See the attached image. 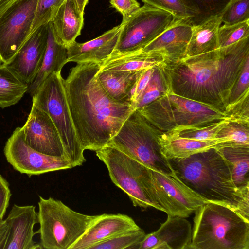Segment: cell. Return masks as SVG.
<instances>
[{
    "label": "cell",
    "mask_w": 249,
    "mask_h": 249,
    "mask_svg": "<svg viewBox=\"0 0 249 249\" xmlns=\"http://www.w3.org/2000/svg\"><path fill=\"white\" fill-rule=\"evenodd\" d=\"M249 57V36L227 47L163 65L168 90L226 112Z\"/></svg>",
    "instance_id": "obj_1"
},
{
    "label": "cell",
    "mask_w": 249,
    "mask_h": 249,
    "mask_svg": "<svg viewBox=\"0 0 249 249\" xmlns=\"http://www.w3.org/2000/svg\"><path fill=\"white\" fill-rule=\"evenodd\" d=\"M99 69L96 62L78 63L63 81L72 123L84 150L96 151L108 145L135 110L131 104L109 96L97 77Z\"/></svg>",
    "instance_id": "obj_2"
},
{
    "label": "cell",
    "mask_w": 249,
    "mask_h": 249,
    "mask_svg": "<svg viewBox=\"0 0 249 249\" xmlns=\"http://www.w3.org/2000/svg\"><path fill=\"white\" fill-rule=\"evenodd\" d=\"M168 160L178 179L202 198L228 207L249 220V193L235 186L230 169L217 149Z\"/></svg>",
    "instance_id": "obj_3"
},
{
    "label": "cell",
    "mask_w": 249,
    "mask_h": 249,
    "mask_svg": "<svg viewBox=\"0 0 249 249\" xmlns=\"http://www.w3.org/2000/svg\"><path fill=\"white\" fill-rule=\"evenodd\" d=\"M194 213L189 249H249V220L237 212L207 202Z\"/></svg>",
    "instance_id": "obj_4"
},
{
    "label": "cell",
    "mask_w": 249,
    "mask_h": 249,
    "mask_svg": "<svg viewBox=\"0 0 249 249\" xmlns=\"http://www.w3.org/2000/svg\"><path fill=\"white\" fill-rule=\"evenodd\" d=\"M136 110L162 132L205 126L227 118L232 120L227 112L169 91Z\"/></svg>",
    "instance_id": "obj_5"
},
{
    "label": "cell",
    "mask_w": 249,
    "mask_h": 249,
    "mask_svg": "<svg viewBox=\"0 0 249 249\" xmlns=\"http://www.w3.org/2000/svg\"><path fill=\"white\" fill-rule=\"evenodd\" d=\"M37 212L41 249H71L99 215L77 212L61 201L39 196Z\"/></svg>",
    "instance_id": "obj_6"
},
{
    "label": "cell",
    "mask_w": 249,
    "mask_h": 249,
    "mask_svg": "<svg viewBox=\"0 0 249 249\" xmlns=\"http://www.w3.org/2000/svg\"><path fill=\"white\" fill-rule=\"evenodd\" d=\"M161 132L135 110L108 145L152 170L172 174L174 171L162 154L159 142Z\"/></svg>",
    "instance_id": "obj_7"
},
{
    "label": "cell",
    "mask_w": 249,
    "mask_h": 249,
    "mask_svg": "<svg viewBox=\"0 0 249 249\" xmlns=\"http://www.w3.org/2000/svg\"><path fill=\"white\" fill-rule=\"evenodd\" d=\"M61 72L51 74L32 95V103L46 113L61 138L65 157L73 167L86 160L77 138L66 101Z\"/></svg>",
    "instance_id": "obj_8"
},
{
    "label": "cell",
    "mask_w": 249,
    "mask_h": 249,
    "mask_svg": "<svg viewBox=\"0 0 249 249\" xmlns=\"http://www.w3.org/2000/svg\"><path fill=\"white\" fill-rule=\"evenodd\" d=\"M95 152L107 166L112 181L127 195L133 206L144 209L154 208L164 212L153 201L144 186L146 166L110 145Z\"/></svg>",
    "instance_id": "obj_9"
},
{
    "label": "cell",
    "mask_w": 249,
    "mask_h": 249,
    "mask_svg": "<svg viewBox=\"0 0 249 249\" xmlns=\"http://www.w3.org/2000/svg\"><path fill=\"white\" fill-rule=\"evenodd\" d=\"M144 186L150 197L167 215L186 218L209 202L188 187L176 176L147 168Z\"/></svg>",
    "instance_id": "obj_10"
},
{
    "label": "cell",
    "mask_w": 249,
    "mask_h": 249,
    "mask_svg": "<svg viewBox=\"0 0 249 249\" xmlns=\"http://www.w3.org/2000/svg\"><path fill=\"white\" fill-rule=\"evenodd\" d=\"M177 19L171 13L144 4L124 22L112 53H124L143 49Z\"/></svg>",
    "instance_id": "obj_11"
},
{
    "label": "cell",
    "mask_w": 249,
    "mask_h": 249,
    "mask_svg": "<svg viewBox=\"0 0 249 249\" xmlns=\"http://www.w3.org/2000/svg\"><path fill=\"white\" fill-rule=\"evenodd\" d=\"M38 0H0V60L9 62L31 34Z\"/></svg>",
    "instance_id": "obj_12"
},
{
    "label": "cell",
    "mask_w": 249,
    "mask_h": 249,
    "mask_svg": "<svg viewBox=\"0 0 249 249\" xmlns=\"http://www.w3.org/2000/svg\"><path fill=\"white\" fill-rule=\"evenodd\" d=\"M4 154L15 170L29 176L73 167L65 156L45 155L30 147L25 143L19 127L15 129L7 140Z\"/></svg>",
    "instance_id": "obj_13"
},
{
    "label": "cell",
    "mask_w": 249,
    "mask_h": 249,
    "mask_svg": "<svg viewBox=\"0 0 249 249\" xmlns=\"http://www.w3.org/2000/svg\"><path fill=\"white\" fill-rule=\"evenodd\" d=\"M48 34V23L36 29L11 60L5 64L12 73L28 86L33 82L42 66Z\"/></svg>",
    "instance_id": "obj_14"
},
{
    "label": "cell",
    "mask_w": 249,
    "mask_h": 249,
    "mask_svg": "<svg viewBox=\"0 0 249 249\" xmlns=\"http://www.w3.org/2000/svg\"><path fill=\"white\" fill-rule=\"evenodd\" d=\"M21 129L25 143L32 148L47 155L65 156L61 138L51 118L33 104Z\"/></svg>",
    "instance_id": "obj_15"
},
{
    "label": "cell",
    "mask_w": 249,
    "mask_h": 249,
    "mask_svg": "<svg viewBox=\"0 0 249 249\" xmlns=\"http://www.w3.org/2000/svg\"><path fill=\"white\" fill-rule=\"evenodd\" d=\"M193 25L188 18H177L142 50L163 56L166 62H172L186 56Z\"/></svg>",
    "instance_id": "obj_16"
},
{
    "label": "cell",
    "mask_w": 249,
    "mask_h": 249,
    "mask_svg": "<svg viewBox=\"0 0 249 249\" xmlns=\"http://www.w3.org/2000/svg\"><path fill=\"white\" fill-rule=\"evenodd\" d=\"M191 224L185 218L168 215L156 231L145 234L137 249H189Z\"/></svg>",
    "instance_id": "obj_17"
},
{
    "label": "cell",
    "mask_w": 249,
    "mask_h": 249,
    "mask_svg": "<svg viewBox=\"0 0 249 249\" xmlns=\"http://www.w3.org/2000/svg\"><path fill=\"white\" fill-rule=\"evenodd\" d=\"M8 228L4 249H41L33 237L34 225L38 223L37 212L33 205L14 204L5 219Z\"/></svg>",
    "instance_id": "obj_18"
},
{
    "label": "cell",
    "mask_w": 249,
    "mask_h": 249,
    "mask_svg": "<svg viewBox=\"0 0 249 249\" xmlns=\"http://www.w3.org/2000/svg\"><path fill=\"white\" fill-rule=\"evenodd\" d=\"M139 228L135 221L127 215L102 214L99 215L71 249H89L99 242Z\"/></svg>",
    "instance_id": "obj_19"
},
{
    "label": "cell",
    "mask_w": 249,
    "mask_h": 249,
    "mask_svg": "<svg viewBox=\"0 0 249 249\" xmlns=\"http://www.w3.org/2000/svg\"><path fill=\"white\" fill-rule=\"evenodd\" d=\"M120 30L119 25L91 40L84 43L74 41L67 48V63L91 61L100 64L114 51Z\"/></svg>",
    "instance_id": "obj_20"
},
{
    "label": "cell",
    "mask_w": 249,
    "mask_h": 249,
    "mask_svg": "<svg viewBox=\"0 0 249 249\" xmlns=\"http://www.w3.org/2000/svg\"><path fill=\"white\" fill-rule=\"evenodd\" d=\"M83 16L75 0H65L51 20L57 41L65 47L75 41L80 35Z\"/></svg>",
    "instance_id": "obj_21"
},
{
    "label": "cell",
    "mask_w": 249,
    "mask_h": 249,
    "mask_svg": "<svg viewBox=\"0 0 249 249\" xmlns=\"http://www.w3.org/2000/svg\"><path fill=\"white\" fill-rule=\"evenodd\" d=\"M165 62L160 54L141 50L124 53H111L100 63L99 71H139L160 66Z\"/></svg>",
    "instance_id": "obj_22"
},
{
    "label": "cell",
    "mask_w": 249,
    "mask_h": 249,
    "mask_svg": "<svg viewBox=\"0 0 249 249\" xmlns=\"http://www.w3.org/2000/svg\"><path fill=\"white\" fill-rule=\"evenodd\" d=\"M67 48L57 41L51 21L48 23L47 44L42 64L27 92L32 96L51 74L61 72L67 63Z\"/></svg>",
    "instance_id": "obj_23"
},
{
    "label": "cell",
    "mask_w": 249,
    "mask_h": 249,
    "mask_svg": "<svg viewBox=\"0 0 249 249\" xmlns=\"http://www.w3.org/2000/svg\"><path fill=\"white\" fill-rule=\"evenodd\" d=\"M159 142L162 154L167 159H182L215 148L216 141H201L180 136L176 130L161 132Z\"/></svg>",
    "instance_id": "obj_24"
},
{
    "label": "cell",
    "mask_w": 249,
    "mask_h": 249,
    "mask_svg": "<svg viewBox=\"0 0 249 249\" xmlns=\"http://www.w3.org/2000/svg\"><path fill=\"white\" fill-rule=\"evenodd\" d=\"M144 71L133 72L99 71L97 77L105 91L114 100L131 104V90Z\"/></svg>",
    "instance_id": "obj_25"
},
{
    "label": "cell",
    "mask_w": 249,
    "mask_h": 249,
    "mask_svg": "<svg viewBox=\"0 0 249 249\" xmlns=\"http://www.w3.org/2000/svg\"><path fill=\"white\" fill-rule=\"evenodd\" d=\"M221 24L219 14L193 26L186 56L201 54L218 48V30Z\"/></svg>",
    "instance_id": "obj_26"
},
{
    "label": "cell",
    "mask_w": 249,
    "mask_h": 249,
    "mask_svg": "<svg viewBox=\"0 0 249 249\" xmlns=\"http://www.w3.org/2000/svg\"><path fill=\"white\" fill-rule=\"evenodd\" d=\"M215 149L226 161L235 186L249 193V147L223 146Z\"/></svg>",
    "instance_id": "obj_27"
},
{
    "label": "cell",
    "mask_w": 249,
    "mask_h": 249,
    "mask_svg": "<svg viewBox=\"0 0 249 249\" xmlns=\"http://www.w3.org/2000/svg\"><path fill=\"white\" fill-rule=\"evenodd\" d=\"M28 85L19 80L0 60V107L18 103L28 91Z\"/></svg>",
    "instance_id": "obj_28"
},
{
    "label": "cell",
    "mask_w": 249,
    "mask_h": 249,
    "mask_svg": "<svg viewBox=\"0 0 249 249\" xmlns=\"http://www.w3.org/2000/svg\"><path fill=\"white\" fill-rule=\"evenodd\" d=\"M214 148L223 146L249 147V122L231 120L216 136Z\"/></svg>",
    "instance_id": "obj_29"
},
{
    "label": "cell",
    "mask_w": 249,
    "mask_h": 249,
    "mask_svg": "<svg viewBox=\"0 0 249 249\" xmlns=\"http://www.w3.org/2000/svg\"><path fill=\"white\" fill-rule=\"evenodd\" d=\"M164 62L155 68L147 86L133 105L134 110L150 104L168 91L167 81L163 67Z\"/></svg>",
    "instance_id": "obj_30"
},
{
    "label": "cell",
    "mask_w": 249,
    "mask_h": 249,
    "mask_svg": "<svg viewBox=\"0 0 249 249\" xmlns=\"http://www.w3.org/2000/svg\"><path fill=\"white\" fill-rule=\"evenodd\" d=\"M145 235L144 231L139 228L118 234L99 242L91 246L89 249H136Z\"/></svg>",
    "instance_id": "obj_31"
},
{
    "label": "cell",
    "mask_w": 249,
    "mask_h": 249,
    "mask_svg": "<svg viewBox=\"0 0 249 249\" xmlns=\"http://www.w3.org/2000/svg\"><path fill=\"white\" fill-rule=\"evenodd\" d=\"M144 4L171 13L177 18L191 19L193 26L196 25L197 14L183 0H142Z\"/></svg>",
    "instance_id": "obj_32"
},
{
    "label": "cell",
    "mask_w": 249,
    "mask_h": 249,
    "mask_svg": "<svg viewBox=\"0 0 249 249\" xmlns=\"http://www.w3.org/2000/svg\"><path fill=\"white\" fill-rule=\"evenodd\" d=\"M231 120H232L227 118L205 126L188 127L176 130L182 137L201 141L217 142L216 136L217 133Z\"/></svg>",
    "instance_id": "obj_33"
},
{
    "label": "cell",
    "mask_w": 249,
    "mask_h": 249,
    "mask_svg": "<svg viewBox=\"0 0 249 249\" xmlns=\"http://www.w3.org/2000/svg\"><path fill=\"white\" fill-rule=\"evenodd\" d=\"M231 0H183L197 15V25L219 15Z\"/></svg>",
    "instance_id": "obj_34"
},
{
    "label": "cell",
    "mask_w": 249,
    "mask_h": 249,
    "mask_svg": "<svg viewBox=\"0 0 249 249\" xmlns=\"http://www.w3.org/2000/svg\"><path fill=\"white\" fill-rule=\"evenodd\" d=\"M249 21L221 25L217 35L218 48L228 46L249 36Z\"/></svg>",
    "instance_id": "obj_35"
},
{
    "label": "cell",
    "mask_w": 249,
    "mask_h": 249,
    "mask_svg": "<svg viewBox=\"0 0 249 249\" xmlns=\"http://www.w3.org/2000/svg\"><path fill=\"white\" fill-rule=\"evenodd\" d=\"M220 16L222 23L226 25L249 20V0H231Z\"/></svg>",
    "instance_id": "obj_36"
},
{
    "label": "cell",
    "mask_w": 249,
    "mask_h": 249,
    "mask_svg": "<svg viewBox=\"0 0 249 249\" xmlns=\"http://www.w3.org/2000/svg\"><path fill=\"white\" fill-rule=\"evenodd\" d=\"M65 0H38L31 33L51 21Z\"/></svg>",
    "instance_id": "obj_37"
},
{
    "label": "cell",
    "mask_w": 249,
    "mask_h": 249,
    "mask_svg": "<svg viewBox=\"0 0 249 249\" xmlns=\"http://www.w3.org/2000/svg\"><path fill=\"white\" fill-rule=\"evenodd\" d=\"M248 92H249V57L246 60L242 71L233 87L229 98L226 112H228Z\"/></svg>",
    "instance_id": "obj_38"
},
{
    "label": "cell",
    "mask_w": 249,
    "mask_h": 249,
    "mask_svg": "<svg viewBox=\"0 0 249 249\" xmlns=\"http://www.w3.org/2000/svg\"><path fill=\"white\" fill-rule=\"evenodd\" d=\"M110 4L123 16L122 22L126 20L140 7L136 0H110Z\"/></svg>",
    "instance_id": "obj_39"
},
{
    "label": "cell",
    "mask_w": 249,
    "mask_h": 249,
    "mask_svg": "<svg viewBox=\"0 0 249 249\" xmlns=\"http://www.w3.org/2000/svg\"><path fill=\"white\" fill-rule=\"evenodd\" d=\"M155 68L145 70L137 80L131 92L130 101L132 106L147 86L152 76Z\"/></svg>",
    "instance_id": "obj_40"
},
{
    "label": "cell",
    "mask_w": 249,
    "mask_h": 249,
    "mask_svg": "<svg viewBox=\"0 0 249 249\" xmlns=\"http://www.w3.org/2000/svg\"><path fill=\"white\" fill-rule=\"evenodd\" d=\"M11 196L9 184L0 174V220L3 219Z\"/></svg>",
    "instance_id": "obj_41"
},
{
    "label": "cell",
    "mask_w": 249,
    "mask_h": 249,
    "mask_svg": "<svg viewBox=\"0 0 249 249\" xmlns=\"http://www.w3.org/2000/svg\"><path fill=\"white\" fill-rule=\"evenodd\" d=\"M8 228L5 219L0 220V249H4L8 235Z\"/></svg>",
    "instance_id": "obj_42"
},
{
    "label": "cell",
    "mask_w": 249,
    "mask_h": 249,
    "mask_svg": "<svg viewBox=\"0 0 249 249\" xmlns=\"http://www.w3.org/2000/svg\"><path fill=\"white\" fill-rule=\"evenodd\" d=\"M80 12L84 14L85 7L89 0H75Z\"/></svg>",
    "instance_id": "obj_43"
}]
</instances>
